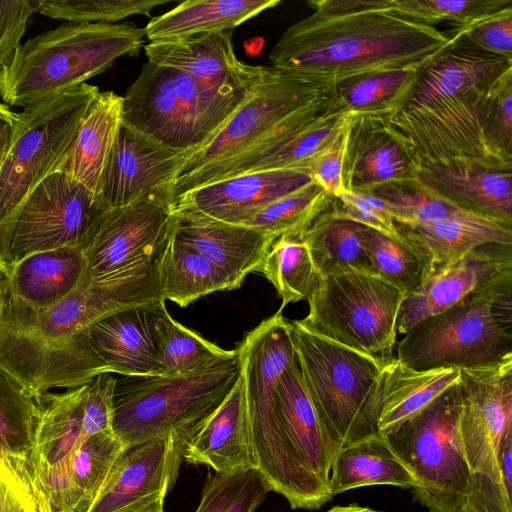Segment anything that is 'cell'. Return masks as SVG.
Returning a JSON list of instances; mask_svg holds the SVG:
<instances>
[{
	"label": "cell",
	"instance_id": "cell-3",
	"mask_svg": "<svg viewBox=\"0 0 512 512\" xmlns=\"http://www.w3.org/2000/svg\"><path fill=\"white\" fill-rule=\"evenodd\" d=\"M333 89L266 66L261 81L219 130L187 155L174 182V201L197 187L228 178L289 140L331 107Z\"/></svg>",
	"mask_w": 512,
	"mask_h": 512
},
{
	"label": "cell",
	"instance_id": "cell-5",
	"mask_svg": "<svg viewBox=\"0 0 512 512\" xmlns=\"http://www.w3.org/2000/svg\"><path fill=\"white\" fill-rule=\"evenodd\" d=\"M133 23H66L21 43L0 69V99L26 108L86 83L144 46Z\"/></svg>",
	"mask_w": 512,
	"mask_h": 512
},
{
	"label": "cell",
	"instance_id": "cell-33",
	"mask_svg": "<svg viewBox=\"0 0 512 512\" xmlns=\"http://www.w3.org/2000/svg\"><path fill=\"white\" fill-rule=\"evenodd\" d=\"M280 0H188L152 18L144 27L151 41L232 31Z\"/></svg>",
	"mask_w": 512,
	"mask_h": 512
},
{
	"label": "cell",
	"instance_id": "cell-53",
	"mask_svg": "<svg viewBox=\"0 0 512 512\" xmlns=\"http://www.w3.org/2000/svg\"><path fill=\"white\" fill-rule=\"evenodd\" d=\"M352 119L327 147L312 156L303 165L311 178L334 198L339 197L345 191L342 178L343 164Z\"/></svg>",
	"mask_w": 512,
	"mask_h": 512
},
{
	"label": "cell",
	"instance_id": "cell-11",
	"mask_svg": "<svg viewBox=\"0 0 512 512\" xmlns=\"http://www.w3.org/2000/svg\"><path fill=\"white\" fill-rule=\"evenodd\" d=\"M462 407L458 382L384 435L417 483L414 500L429 512H458L472 493L474 474L460 433Z\"/></svg>",
	"mask_w": 512,
	"mask_h": 512
},
{
	"label": "cell",
	"instance_id": "cell-16",
	"mask_svg": "<svg viewBox=\"0 0 512 512\" xmlns=\"http://www.w3.org/2000/svg\"><path fill=\"white\" fill-rule=\"evenodd\" d=\"M190 151L166 147L123 124L100 184L97 201L118 209L143 201L173 206V186Z\"/></svg>",
	"mask_w": 512,
	"mask_h": 512
},
{
	"label": "cell",
	"instance_id": "cell-15",
	"mask_svg": "<svg viewBox=\"0 0 512 512\" xmlns=\"http://www.w3.org/2000/svg\"><path fill=\"white\" fill-rule=\"evenodd\" d=\"M459 384L460 433L470 469L504 490L498 456L504 433L512 427V358L460 369Z\"/></svg>",
	"mask_w": 512,
	"mask_h": 512
},
{
	"label": "cell",
	"instance_id": "cell-57",
	"mask_svg": "<svg viewBox=\"0 0 512 512\" xmlns=\"http://www.w3.org/2000/svg\"><path fill=\"white\" fill-rule=\"evenodd\" d=\"M19 112L0 101V141L7 137L15 127Z\"/></svg>",
	"mask_w": 512,
	"mask_h": 512
},
{
	"label": "cell",
	"instance_id": "cell-61",
	"mask_svg": "<svg viewBox=\"0 0 512 512\" xmlns=\"http://www.w3.org/2000/svg\"><path fill=\"white\" fill-rule=\"evenodd\" d=\"M5 283L6 278L3 273L0 271V318L3 311L4 301H5Z\"/></svg>",
	"mask_w": 512,
	"mask_h": 512
},
{
	"label": "cell",
	"instance_id": "cell-28",
	"mask_svg": "<svg viewBox=\"0 0 512 512\" xmlns=\"http://www.w3.org/2000/svg\"><path fill=\"white\" fill-rule=\"evenodd\" d=\"M276 395L282 426L298 460L330 491L331 466L340 449L317 413L296 358L279 377Z\"/></svg>",
	"mask_w": 512,
	"mask_h": 512
},
{
	"label": "cell",
	"instance_id": "cell-20",
	"mask_svg": "<svg viewBox=\"0 0 512 512\" xmlns=\"http://www.w3.org/2000/svg\"><path fill=\"white\" fill-rule=\"evenodd\" d=\"M144 52L148 61L179 70L204 88L222 94L250 91L266 71V66L249 65L237 58L232 31L151 41Z\"/></svg>",
	"mask_w": 512,
	"mask_h": 512
},
{
	"label": "cell",
	"instance_id": "cell-21",
	"mask_svg": "<svg viewBox=\"0 0 512 512\" xmlns=\"http://www.w3.org/2000/svg\"><path fill=\"white\" fill-rule=\"evenodd\" d=\"M313 180L305 168L249 172L197 187L178 196L172 208L245 225L264 206Z\"/></svg>",
	"mask_w": 512,
	"mask_h": 512
},
{
	"label": "cell",
	"instance_id": "cell-26",
	"mask_svg": "<svg viewBox=\"0 0 512 512\" xmlns=\"http://www.w3.org/2000/svg\"><path fill=\"white\" fill-rule=\"evenodd\" d=\"M182 458L216 473L257 468L242 377L224 402L183 436Z\"/></svg>",
	"mask_w": 512,
	"mask_h": 512
},
{
	"label": "cell",
	"instance_id": "cell-31",
	"mask_svg": "<svg viewBox=\"0 0 512 512\" xmlns=\"http://www.w3.org/2000/svg\"><path fill=\"white\" fill-rule=\"evenodd\" d=\"M396 226L400 234L417 241L429 251L433 273L482 245L512 244L511 221L463 209L441 220Z\"/></svg>",
	"mask_w": 512,
	"mask_h": 512
},
{
	"label": "cell",
	"instance_id": "cell-45",
	"mask_svg": "<svg viewBox=\"0 0 512 512\" xmlns=\"http://www.w3.org/2000/svg\"><path fill=\"white\" fill-rule=\"evenodd\" d=\"M271 491L258 468L209 473L194 512H255Z\"/></svg>",
	"mask_w": 512,
	"mask_h": 512
},
{
	"label": "cell",
	"instance_id": "cell-1",
	"mask_svg": "<svg viewBox=\"0 0 512 512\" xmlns=\"http://www.w3.org/2000/svg\"><path fill=\"white\" fill-rule=\"evenodd\" d=\"M269 53L271 66L335 88L356 77L426 63L450 34L414 21L389 0H316Z\"/></svg>",
	"mask_w": 512,
	"mask_h": 512
},
{
	"label": "cell",
	"instance_id": "cell-2",
	"mask_svg": "<svg viewBox=\"0 0 512 512\" xmlns=\"http://www.w3.org/2000/svg\"><path fill=\"white\" fill-rule=\"evenodd\" d=\"M450 35L451 43L425 65L408 101L387 123L419 166L448 160L504 162L483 140L479 110L490 85L512 68V61L476 48L454 31Z\"/></svg>",
	"mask_w": 512,
	"mask_h": 512
},
{
	"label": "cell",
	"instance_id": "cell-23",
	"mask_svg": "<svg viewBox=\"0 0 512 512\" xmlns=\"http://www.w3.org/2000/svg\"><path fill=\"white\" fill-rule=\"evenodd\" d=\"M512 269V244L490 243L435 271L422 288L404 298L397 333L405 335L422 320L438 314Z\"/></svg>",
	"mask_w": 512,
	"mask_h": 512
},
{
	"label": "cell",
	"instance_id": "cell-39",
	"mask_svg": "<svg viewBox=\"0 0 512 512\" xmlns=\"http://www.w3.org/2000/svg\"><path fill=\"white\" fill-rule=\"evenodd\" d=\"M126 448L114 432L86 439L72 455L67 474V512H89Z\"/></svg>",
	"mask_w": 512,
	"mask_h": 512
},
{
	"label": "cell",
	"instance_id": "cell-37",
	"mask_svg": "<svg viewBox=\"0 0 512 512\" xmlns=\"http://www.w3.org/2000/svg\"><path fill=\"white\" fill-rule=\"evenodd\" d=\"M163 299L185 307L198 298L238 286L220 268L176 239L170 231L158 261Z\"/></svg>",
	"mask_w": 512,
	"mask_h": 512
},
{
	"label": "cell",
	"instance_id": "cell-51",
	"mask_svg": "<svg viewBox=\"0 0 512 512\" xmlns=\"http://www.w3.org/2000/svg\"><path fill=\"white\" fill-rule=\"evenodd\" d=\"M330 210L337 216L360 223L380 233L399 236L388 203L372 192L344 191L334 198Z\"/></svg>",
	"mask_w": 512,
	"mask_h": 512
},
{
	"label": "cell",
	"instance_id": "cell-29",
	"mask_svg": "<svg viewBox=\"0 0 512 512\" xmlns=\"http://www.w3.org/2000/svg\"><path fill=\"white\" fill-rule=\"evenodd\" d=\"M84 250L64 247L32 253L15 264L5 277V294L33 311L47 309L66 296L85 274Z\"/></svg>",
	"mask_w": 512,
	"mask_h": 512
},
{
	"label": "cell",
	"instance_id": "cell-18",
	"mask_svg": "<svg viewBox=\"0 0 512 512\" xmlns=\"http://www.w3.org/2000/svg\"><path fill=\"white\" fill-rule=\"evenodd\" d=\"M0 367L36 398L51 388H74L110 373L94 352L87 330L59 344L0 327Z\"/></svg>",
	"mask_w": 512,
	"mask_h": 512
},
{
	"label": "cell",
	"instance_id": "cell-7",
	"mask_svg": "<svg viewBox=\"0 0 512 512\" xmlns=\"http://www.w3.org/2000/svg\"><path fill=\"white\" fill-rule=\"evenodd\" d=\"M234 356L174 376L116 378L111 427L125 448L170 434L185 436L227 398L241 377Z\"/></svg>",
	"mask_w": 512,
	"mask_h": 512
},
{
	"label": "cell",
	"instance_id": "cell-22",
	"mask_svg": "<svg viewBox=\"0 0 512 512\" xmlns=\"http://www.w3.org/2000/svg\"><path fill=\"white\" fill-rule=\"evenodd\" d=\"M418 168L406 142L386 120L353 117L343 164L346 191L368 193L385 185L416 181Z\"/></svg>",
	"mask_w": 512,
	"mask_h": 512
},
{
	"label": "cell",
	"instance_id": "cell-27",
	"mask_svg": "<svg viewBox=\"0 0 512 512\" xmlns=\"http://www.w3.org/2000/svg\"><path fill=\"white\" fill-rule=\"evenodd\" d=\"M157 303L110 314L88 327L90 344L110 373L163 376L154 344Z\"/></svg>",
	"mask_w": 512,
	"mask_h": 512
},
{
	"label": "cell",
	"instance_id": "cell-60",
	"mask_svg": "<svg viewBox=\"0 0 512 512\" xmlns=\"http://www.w3.org/2000/svg\"><path fill=\"white\" fill-rule=\"evenodd\" d=\"M11 135H12V132L7 137H5L3 140L0 141V169H1V166L5 159V156L7 154L9 145H10Z\"/></svg>",
	"mask_w": 512,
	"mask_h": 512
},
{
	"label": "cell",
	"instance_id": "cell-43",
	"mask_svg": "<svg viewBox=\"0 0 512 512\" xmlns=\"http://www.w3.org/2000/svg\"><path fill=\"white\" fill-rule=\"evenodd\" d=\"M39 417V399L0 367V454L27 459Z\"/></svg>",
	"mask_w": 512,
	"mask_h": 512
},
{
	"label": "cell",
	"instance_id": "cell-52",
	"mask_svg": "<svg viewBox=\"0 0 512 512\" xmlns=\"http://www.w3.org/2000/svg\"><path fill=\"white\" fill-rule=\"evenodd\" d=\"M453 31L476 48L512 61V7L502 9L471 27L454 28Z\"/></svg>",
	"mask_w": 512,
	"mask_h": 512
},
{
	"label": "cell",
	"instance_id": "cell-12",
	"mask_svg": "<svg viewBox=\"0 0 512 512\" xmlns=\"http://www.w3.org/2000/svg\"><path fill=\"white\" fill-rule=\"evenodd\" d=\"M406 294L371 272L347 270L321 277L296 320L304 329L359 352L387 360L396 346Z\"/></svg>",
	"mask_w": 512,
	"mask_h": 512
},
{
	"label": "cell",
	"instance_id": "cell-59",
	"mask_svg": "<svg viewBox=\"0 0 512 512\" xmlns=\"http://www.w3.org/2000/svg\"><path fill=\"white\" fill-rule=\"evenodd\" d=\"M165 497L166 496H162L153 502L131 512H164Z\"/></svg>",
	"mask_w": 512,
	"mask_h": 512
},
{
	"label": "cell",
	"instance_id": "cell-13",
	"mask_svg": "<svg viewBox=\"0 0 512 512\" xmlns=\"http://www.w3.org/2000/svg\"><path fill=\"white\" fill-rule=\"evenodd\" d=\"M159 256L108 279L83 278L68 296L44 310H30L5 294L0 327L46 343L59 344L71 340L110 314L165 301L159 284Z\"/></svg>",
	"mask_w": 512,
	"mask_h": 512
},
{
	"label": "cell",
	"instance_id": "cell-38",
	"mask_svg": "<svg viewBox=\"0 0 512 512\" xmlns=\"http://www.w3.org/2000/svg\"><path fill=\"white\" fill-rule=\"evenodd\" d=\"M154 344L163 376L198 371L234 356L175 321L159 303L154 321Z\"/></svg>",
	"mask_w": 512,
	"mask_h": 512
},
{
	"label": "cell",
	"instance_id": "cell-40",
	"mask_svg": "<svg viewBox=\"0 0 512 512\" xmlns=\"http://www.w3.org/2000/svg\"><path fill=\"white\" fill-rule=\"evenodd\" d=\"M368 257L372 272L406 296L419 291L433 273L429 251L402 234L390 236L372 230Z\"/></svg>",
	"mask_w": 512,
	"mask_h": 512
},
{
	"label": "cell",
	"instance_id": "cell-4",
	"mask_svg": "<svg viewBox=\"0 0 512 512\" xmlns=\"http://www.w3.org/2000/svg\"><path fill=\"white\" fill-rule=\"evenodd\" d=\"M279 309L237 347L257 468L292 509L317 510L333 496L300 463L282 426L276 384L296 355Z\"/></svg>",
	"mask_w": 512,
	"mask_h": 512
},
{
	"label": "cell",
	"instance_id": "cell-55",
	"mask_svg": "<svg viewBox=\"0 0 512 512\" xmlns=\"http://www.w3.org/2000/svg\"><path fill=\"white\" fill-rule=\"evenodd\" d=\"M458 512H509L498 504L478 483L473 481V489L467 502Z\"/></svg>",
	"mask_w": 512,
	"mask_h": 512
},
{
	"label": "cell",
	"instance_id": "cell-47",
	"mask_svg": "<svg viewBox=\"0 0 512 512\" xmlns=\"http://www.w3.org/2000/svg\"><path fill=\"white\" fill-rule=\"evenodd\" d=\"M404 16L433 26L448 22L456 29H466L483 19L512 7L511 0H389Z\"/></svg>",
	"mask_w": 512,
	"mask_h": 512
},
{
	"label": "cell",
	"instance_id": "cell-6",
	"mask_svg": "<svg viewBox=\"0 0 512 512\" xmlns=\"http://www.w3.org/2000/svg\"><path fill=\"white\" fill-rule=\"evenodd\" d=\"M415 370L470 369L512 358V269L426 318L395 346Z\"/></svg>",
	"mask_w": 512,
	"mask_h": 512
},
{
	"label": "cell",
	"instance_id": "cell-25",
	"mask_svg": "<svg viewBox=\"0 0 512 512\" xmlns=\"http://www.w3.org/2000/svg\"><path fill=\"white\" fill-rule=\"evenodd\" d=\"M173 236L223 270L240 287L251 272H259L275 238L258 229L172 208Z\"/></svg>",
	"mask_w": 512,
	"mask_h": 512
},
{
	"label": "cell",
	"instance_id": "cell-32",
	"mask_svg": "<svg viewBox=\"0 0 512 512\" xmlns=\"http://www.w3.org/2000/svg\"><path fill=\"white\" fill-rule=\"evenodd\" d=\"M460 380V369L415 370L396 357L384 361L377 390L382 435L415 416Z\"/></svg>",
	"mask_w": 512,
	"mask_h": 512
},
{
	"label": "cell",
	"instance_id": "cell-14",
	"mask_svg": "<svg viewBox=\"0 0 512 512\" xmlns=\"http://www.w3.org/2000/svg\"><path fill=\"white\" fill-rule=\"evenodd\" d=\"M106 211L82 184L54 171L30 194L13 222L5 247V277L13 264L32 253L84 250Z\"/></svg>",
	"mask_w": 512,
	"mask_h": 512
},
{
	"label": "cell",
	"instance_id": "cell-8",
	"mask_svg": "<svg viewBox=\"0 0 512 512\" xmlns=\"http://www.w3.org/2000/svg\"><path fill=\"white\" fill-rule=\"evenodd\" d=\"M300 372L330 437L343 446L382 435L377 390L385 360L330 341L288 321Z\"/></svg>",
	"mask_w": 512,
	"mask_h": 512
},
{
	"label": "cell",
	"instance_id": "cell-30",
	"mask_svg": "<svg viewBox=\"0 0 512 512\" xmlns=\"http://www.w3.org/2000/svg\"><path fill=\"white\" fill-rule=\"evenodd\" d=\"M122 122L123 96L99 92L56 171L82 184L97 198Z\"/></svg>",
	"mask_w": 512,
	"mask_h": 512
},
{
	"label": "cell",
	"instance_id": "cell-10",
	"mask_svg": "<svg viewBox=\"0 0 512 512\" xmlns=\"http://www.w3.org/2000/svg\"><path fill=\"white\" fill-rule=\"evenodd\" d=\"M250 91H210L179 70L147 61L123 96V124L166 147L191 152L219 130Z\"/></svg>",
	"mask_w": 512,
	"mask_h": 512
},
{
	"label": "cell",
	"instance_id": "cell-34",
	"mask_svg": "<svg viewBox=\"0 0 512 512\" xmlns=\"http://www.w3.org/2000/svg\"><path fill=\"white\" fill-rule=\"evenodd\" d=\"M372 485L413 490L417 483L390 447L384 435L343 446L332 462L329 488L332 496Z\"/></svg>",
	"mask_w": 512,
	"mask_h": 512
},
{
	"label": "cell",
	"instance_id": "cell-24",
	"mask_svg": "<svg viewBox=\"0 0 512 512\" xmlns=\"http://www.w3.org/2000/svg\"><path fill=\"white\" fill-rule=\"evenodd\" d=\"M417 179L460 209L512 222V164L448 160L420 165Z\"/></svg>",
	"mask_w": 512,
	"mask_h": 512
},
{
	"label": "cell",
	"instance_id": "cell-19",
	"mask_svg": "<svg viewBox=\"0 0 512 512\" xmlns=\"http://www.w3.org/2000/svg\"><path fill=\"white\" fill-rule=\"evenodd\" d=\"M183 435L170 433L126 448L89 512H131L166 496L182 461Z\"/></svg>",
	"mask_w": 512,
	"mask_h": 512
},
{
	"label": "cell",
	"instance_id": "cell-49",
	"mask_svg": "<svg viewBox=\"0 0 512 512\" xmlns=\"http://www.w3.org/2000/svg\"><path fill=\"white\" fill-rule=\"evenodd\" d=\"M384 199L396 224L416 225L447 218L460 208L416 181L389 184L372 191Z\"/></svg>",
	"mask_w": 512,
	"mask_h": 512
},
{
	"label": "cell",
	"instance_id": "cell-41",
	"mask_svg": "<svg viewBox=\"0 0 512 512\" xmlns=\"http://www.w3.org/2000/svg\"><path fill=\"white\" fill-rule=\"evenodd\" d=\"M261 272L282 299L279 309L289 303L307 299L319 283L320 276L301 235H282L270 245Z\"/></svg>",
	"mask_w": 512,
	"mask_h": 512
},
{
	"label": "cell",
	"instance_id": "cell-46",
	"mask_svg": "<svg viewBox=\"0 0 512 512\" xmlns=\"http://www.w3.org/2000/svg\"><path fill=\"white\" fill-rule=\"evenodd\" d=\"M32 1V0H31ZM169 0H33L35 12L68 23H116L129 16H149Z\"/></svg>",
	"mask_w": 512,
	"mask_h": 512
},
{
	"label": "cell",
	"instance_id": "cell-36",
	"mask_svg": "<svg viewBox=\"0 0 512 512\" xmlns=\"http://www.w3.org/2000/svg\"><path fill=\"white\" fill-rule=\"evenodd\" d=\"M428 62L346 80L333 89V103L347 114L389 121L408 101Z\"/></svg>",
	"mask_w": 512,
	"mask_h": 512
},
{
	"label": "cell",
	"instance_id": "cell-50",
	"mask_svg": "<svg viewBox=\"0 0 512 512\" xmlns=\"http://www.w3.org/2000/svg\"><path fill=\"white\" fill-rule=\"evenodd\" d=\"M0 512H53L27 459L0 454Z\"/></svg>",
	"mask_w": 512,
	"mask_h": 512
},
{
	"label": "cell",
	"instance_id": "cell-44",
	"mask_svg": "<svg viewBox=\"0 0 512 512\" xmlns=\"http://www.w3.org/2000/svg\"><path fill=\"white\" fill-rule=\"evenodd\" d=\"M334 197L311 180L260 209L246 226L264 231L275 239L302 235L312 222L327 211Z\"/></svg>",
	"mask_w": 512,
	"mask_h": 512
},
{
	"label": "cell",
	"instance_id": "cell-42",
	"mask_svg": "<svg viewBox=\"0 0 512 512\" xmlns=\"http://www.w3.org/2000/svg\"><path fill=\"white\" fill-rule=\"evenodd\" d=\"M353 116L338 109L332 100L331 107L313 123L281 145L241 166L229 177L262 170L304 168V163L327 147Z\"/></svg>",
	"mask_w": 512,
	"mask_h": 512
},
{
	"label": "cell",
	"instance_id": "cell-56",
	"mask_svg": "<svg viewBox=\"0 0 512 512\" xmlns=\"http://www.w3.org/2000/svg\"><path fill=\"white\" fill-rule=\"evenodd\" d=\"M501 482L506 494L511 498L512 490V427H509L502 438L498 456Z\"/></svg>",
	"mask_w": 512,
	"mask_h": 512
},
{
	"label": "cell",
	"instance_id": "cell-54",
	"mask_svg": "<svg viewBox=\"0 0 512 512\" xmlns=\"http://www.w3.org/2000/svg\"><path fill=\"white\" fill-rule=\"evenodd\" d=\"M34 13L31 0H0V69L21 44Z\"/></svg>",
	"mask_w": 512,
	"mask_h": 512
},
{
	"label": "cell",
	"instance_id": "cell-62",
	"mask_svg": "<svg viewBox=\"0 0 512 512\" xmlns=\"http://www.w3.org/2000/svg\"><path fill=\"white\" fill-rule=\"evenodd\" d=\"M53 512H56V511L53 510Z\"/></svg>",
	"mask_w": 512,
	"mask_h": 512
},
{
	"label": "cell",
	"instance_id": "cell-48",
	"mask_svg": "<svg viewBox=\"0 0 512 512\" xmlns=\"http://www.w3.org/2000/svg\"><path fill=\"white\" fill-rule=\"evenodd\" d=\"M479 126L492 155L512 164V68L486 91L479 110Z\"/></svg>",
	"mask_w": 512,
	"mask_h": 512
},
{
	"label": "cell",
	"instance_id": "cell-35",
	"mask_svg": "<svg viewBox=\"0 0 512 512\" xmlns=\"http://www.w3.org/2000/svg\"><path fill=\"white\" fill-rule=\"evenodd\" d=\"M373 229L335 215L330 208L301 235L320 277L347 270L372 272L368 244Z\"/></svg>",
	"mask_w": 512,
	"mask_h": 512
},
{
	"label": "cell",
	"instance_id": "cell-9",
	"mask_svg": "<svg viewBox=\"0 0 512 512\" xmlns=\"http://www.w3.org/2000/svg\"><path fill=\"white\" fill-rule=\"evenodd\" d=\"M95 85L81 84L19 112L0 169V271L13 222L37 186L56 171L93 100Z\"/></svg>",
	"mask_w": 512,
	"mask_h": 512
},
{
	"label": "cell",
	"instance_id": "cell-58",
	"mask_svg": "<svg viewBox=\"0 0 512 512\" xmlns=\"http://www.w3.org/2000/svg\"><path fill=\"white\" fill-rule=\"evenodd\" d=\"M325 512H383L370 507L360 506L358 504H349L345 506H333Z\"/></svg>",
	"mask_w": 512,
	"mask_h": 512
},
{
	"label": "cell",
	"instance_id": "cell-17",
	"mask_svg": "<svg viewBox=\"0 0 512 512\" xmlns=\"http://www.w3.org/2000/svg\"><path fill=\"white\" fill-rule=\"evenodd\" d=\"M172 207L143 201L107 210L84 249L85 279L103 280L155 260L166 242Z\"/></svg>",
	"mask_w": 512,
	"mask_h": 512
}]
</instances>
